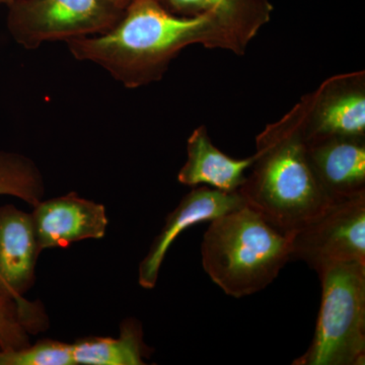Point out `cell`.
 Masks as SVG:
<instances>
[{"mask_svg": "<svg viewBox=\"0 0 365 365\" xmlns=\"http://www.w3.org/2000/svg\"><path fill=\"white\" fill-rule=\"evenodd\" d=\"M253 39L220 14L178 16L160 0H130L111 30L66 43L74 58L97 64L126 88H136L160 81L189 46L242 55Z\"/></svg>", "mask_w": 365, "mask_h": 365, "instance_id": "6da1fadb", "label": "cell"}, {"mask_svg": "<svg viewBox=\"0 0 365 365\" xmlns=\"http://www.w3.org/2000/svg\"><path fill=\"white\" fill-rule=\"evenodd\" d=\"M256 148L251 172L237 191L272 227L289 234L333 203L307 157L297 105L257 136Z\"/></svg>", "mask_w": 365, "mask_h": 365, "instance_id": "7a4b0ae2", "label": "cell"}, {"mask_svg": "<svg viewBox=\"0 0 365 365\" xmlns=\"http://www.w3.org/2000/svg\"><path fill=\"white\" fill-rule=\"evenodd\" d=\"M201 256L210 279L225 294L241 299L276 279L292 261V241L246 204L211 220Z\"/></svg>", "mask_w": 365, "mask_h": 365, "instance_id": "3957f363", "label": "cell"}, {"mask_svg": "<svg viewBox=\"0 0 365 365\" xmlns=\"http://www.w3.org/2000/svg\"><path fill=\"white\" fill-rule=\"evenodd\" d=\"M322 300L316 331L294 365H364L365 263L319 270Z\"/></svg>", "mask_w": 365, "mask_h": 365, "instance_id": "277c9868", "label": "cell"}, {"mask_svg": "<svg viewBox=\"0 0 365 365\" xmlns=\"http://www.w3.org/2000/svg\"><path fill=\"white\" fill-rule=\"evenodd\" d=\"M130 0H14L7 28L16 42L36 49L55 41L93 37L111 30Z\"/></svg>", "mask_w": 365, "mask_h": 365, "instance_id": "5b68a950", "label": "cell"}, {"mask_svg": "<svg viewBox=\"0 0 365 365\" xmlns=\"http://www.w3.org/2000/svg\"><path fill=\"white\" fill-rule=\"evenodd\" d=\"M289 235L292 260L317 273L334 264L365 263V195L331 203Z\"/></svg>", "mask_w": 365, "mask_h": 365, "instance_id": "8992f818", "label": "cell"}, {"mask_svg": "<svg viewBox=\"0 0 365 365\" xmlns=\"http://www.w3.org/2000/svg\"><path fill=\"white\" fill-rule=\"evenodd\" d=\"M306 143L338 136H365V72L327 78L297 103Z\"/></svg>", "mask_w": 365, "mask_h": 365, "instance_id": "52a82bcc", "label": "cell"}, {"mask_svg": "<svg viewBox=\"0 0 365 365\" xmlns=\"http://www.w3.org/2000/svg\"><path fill=\"white\" fill-rule=\"evenodd\" d=\"M246 205L239 191L225 192L208 186L194 187L165 218L160 234L139 264L138 282L143 288L155 287L168 251L178 237L197 223L211 222Z\"/></svg>", "mask_w": 365, "mask_h": 365, "instance_id": "ba28073f", "label": "cell"}, {"mask_svg": "<svg viewBox=\"0 0 365 365\" xmlns=\"http://www.w3.org/2000/svg\"><path fill=\"white\" fill-rule=\"evenodd\" d=\"M32 217L42 252L67 248L76 242L105 237L109 218L103 204L71 192L34 206Z\"/></svg>", "mask_w": 365, "mask_h": 365, "instance_id": "9c48e42d", "label": "cell"}, {"mask_svg": "<svg viewBox=\"0 0 365 365\" xmlns=\"http://www.w3.org/2000/svg\"><path fill=\"white\" fill-rule=\"evenodd\" d=\"M40 249L32 213L14 205L0 207V292L28 304L23 297L36 280Z\"/></svg>", "mask_w": 365, "mask_h": 365, "instance_id": "30bf717a", "label": "cell"}, {"mask_svg": "<svg viewBox=\"0 0 365 365\" xmlns=\"http://www.w3.org/2000/svg\"><path fill=\"white\" fill-rule=\"evenodd\" d=\"M319 184L332 202L365 195V136H338L307 143Z\"/></svg>", "mask_w": 365, "mask_h": 365, "instance_id": "8fae6325", "label": "cell"}, {"mask_svg": "<svg viewBox=\"0 0 365 365\" xmlns=\"http://www.w3.org/2000/svg\"><path fill=\"white\" fill-rule=\"evenodd\" d=\"M254 155L234 158L216 148L205 126L193 131L187 141V160L178 174V181L190 187L208 186L225 192L241 188Z\"/></svg>", "mask_w": 365, "mask_h": 365, "instance_id": "7c38bea8", "label": "cell"}, {"mask_svg": "<svg viewBox=\"0 0 365 365\" xmlns=\"http://www.w3.org/2000/svg\"><path fill=\"white\" fill-rule=\"evenodd\" d=\"M71 354L74 365H143L150 349L140 322L128 319L122 322L119 337L81 338L71 344Z\"/></svg>", "mask_w": 365, "mask_h": 365, "instance_id": "4fadbf2b", "label": "cell"}, {"mask_svg": "<svg viewBox=\"0 0 365 365\" xmlns=\"http://www.w3.org/2000/svg\"><path fill=\"white\" fill-rule=\"evenodd\" d=\"M163 1V0H160ZM174 11L185 16L212 13L257 34L269 20V7L264 2L246 0H165Z\"/></svg>", "mask_w": 365, "mask_h": 365, "instance_id": "5bb4252c", "label": "cell"}, {"mask_svg": "<svg viewBox=\"0 0 365 365\" xmlns=\"http://www.w3.org/2000/svg\"><path fill=\"white\" fill-rule=\"evenodd\" d=\"M47 323L42 306L35 302L20 304L0 292V348L21 349L31 345L30 334L44 330Z\"/></svg>", "mask_w": 365, "mask_h": 365, "instance_id": "9a60e30c", "label": "cell"}, {"mask_svg": "<svg viewBox=\"0 0 365 365\" xmlns=\"http://www.w3.org/2000/svg\"><path fill=\"white\" fill-rule=\"evenodd\" d=\"M0 195L16 197L33 207L44 199V180L32 160L0 150Z\"/></svg>", "mask_w": 365, "mask_h": 365, "instance_id": "2e32d148", "label": "cell"}, {"mask_svg": "<svg viewBox=\"0 0 365 365\" xmlns=\"http://www.w3.org/2000/svg\"><path fill=\"white\" fill-rule=\"evenodd\" d=\"M0 365H74L71 344L42 340L21 349L0 348Z\"/></svg>", "mask_w": 365, "mask_h": 365, "instance_id": "e0dca14e", "label": "cell"}, {"mask_svg": "<svg viewBox=\"0 0 365 365\" xmlns=\"http://www.w3.org/2000/svg\"><path fill=\"white\" fill-rule=\"evenodd\" d=\"M13 1L14 0H0V4H6V6H9V4Z\"/></svg>", "mask_w": 365, "mask_h": 365, "instance_id": "ac0fdd59", "label": "cell"}]
</instances>
